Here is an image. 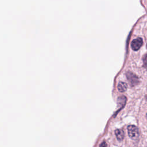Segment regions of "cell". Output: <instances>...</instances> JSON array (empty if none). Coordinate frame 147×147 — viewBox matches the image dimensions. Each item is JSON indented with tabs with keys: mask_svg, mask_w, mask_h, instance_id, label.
Masks as SVG:
<instances>
[{
	"mask_svg": "<svg viewBox=\"0 0 147 147\" xmlns=\"http://www.w3.org/2000/svg\"><path fill=\"white\" fill-rule=\"evenodd\" d=\"M129 136L133 140H136L139 137V131L138 128L134 125H129L127 127Z\"/></svg>",
	"mask_w": 147,
	"mask_h": 147,
	"instance_id": "6da1fadb",
	"label": "cell"
},
{
	"mask_svg": "<svg viewBox=\"0 0 147 147\" xmlns=\"http://www.w3.org/2000/svg\"><path fill=\"white\" fill-rule=\"evenodd\" d=\"M126 76L131 86H136L139 83L138 78L133 73L131 72H127L126 73Z\"/></svg>",
	"mask_w": 147,
	"mask_h": 147,
	"instance_id": "7a4b0ae2",
	"label": "cell"
},
{
	"mask_svg": "<svg viewBox=\"0 0 147 147\" xmlns=\"http://www.w3.org/2000/svg\"><path fill=\"white\" fill-rule=\"evenodd\" d=\"M143 44L142 39L141 38H137L133 40L131 42V49L134 51L138 50Z\"/></svg>",
	"mask_w": 147,
	"mask_h": 147,
	"instance_id": "3957f363",
	"label": "cell"
},
{
	"mask_svg": "<svg viewBox=\"0 0 147 147\" xmlns=\"http://www.w3.org/2000/svg\"><path fill=\"white\" fill-rule=\"evenodd\" d=\"M115 134L118 140L122 141L124 138V132L121 129H117L115 131Z\"/></svg>",
	"mask_w": 147,
	"mask_h": 147,
	"instance_id": "277c9868",
	"label": "cell"
},
{
	"mask_svg": "<svg viewBox=\"0 0 147 147\" xmlns=\"http://www.w3.org/2000/svg\"><path fill=\"white\" fill-rule=\"evenodd\" d=\"M127 84L123 82H119L118 86H117V88H118V91L121 92H125L127 90Z\"/></svg>",
	"mask_w": 147,
	"mask_h": 147,
	"instance_id": "5b68a950",
	"label": "cell"
},
{
	"mask_svg": "<svg viewBox=\"0 0 147 147\" xmlns=\"http://www.w3.org/2000/svg\"><path fill=\"white\" fill-rule=\"evenodd\" d=\"M143 63H144V67L147 68V54L143 56Z\"/></svg>",
	"mask_w": 147,
	"mask_h": 147,
	"instance_id": "8992f818",
	"label": "cell"
},
{
	"mask_svg": "<svg viewBox=\"0 0 147 147\" xmlns=\"http://www.w3.org/2000/svg\"><path fill=\"white\" fill-rule=\"evenodd\" d=\"M100 146H107V144L105 143V142H103L102 144H100L99 145Z\"/></svg>",
	"mask_w": 147,
	"mask_h": 147,
	"instance_id": "52a82bcc",
	"label": "cell"
}]
</instances>
